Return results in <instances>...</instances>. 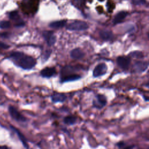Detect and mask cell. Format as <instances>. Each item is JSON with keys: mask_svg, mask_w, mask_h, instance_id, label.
<instances>
[{"mask_svg": "<svg viewBox=\"0 0 149 149\" xmlns=\"http://www.w3.org/2000/svg\"><path fill=\"white\" fill-rule=\"evenodd\" d=\"M42 36L47 43L48 45L52 46L56 42V37L52 31H44L42 32Z\"/></svg>", "mask_w": 149, "mask_h": 149, "instance_id": "9c48e42d", "label": "cell"}, {"mask_svg": "<svg viewBox=\"0 0 149 149\" xmlns=\"http://www.w3.org/2000/svg\"><path fill=\"white\" fill-rule=\"evenodd\" d=\"M107 103V100L105 95L102 94H97L95 97V99L93 100V107L98 109H101L106 105Z\"/></svg>", "mask_w": 149, "mask_h": 149, "instance_id": "5b68a950", "label": "cell"}, {"mask_svg": "<svg viewBox=\"0 0 149 149\" xmlns=\"http://www.w3.org/2000/svg\"><path fill=\"white\" fill-rule=\"evenodd\" d=\"M132 2L134 5H142L145 3V0H132Z\"/></svg>", "mask_w": 149, "mask_h": 149, "instance_id": "7402d4cb", "label": "cell"}, {"mask_svg": "<svg viewBox=\"0 0 149 149\" xmlns=\"http://www.w3.org/2000/svg\"><path fill=\"white\" fill-rule=\"evenodd\" d=\"M116 146H117L119 148H123V147H125V143L123 141H120V142L116 143Z\"/></svg>", "mask_w": 149, "mask_h": 149, "instance_id": "603a6c76", "label": "cell"}, {"mask_svg": "<svg viewBox=\"0 0 149 149\" xmlns=\"http://www.w3.org/2000/svg\"><path fill=\"white\" fill-rule=\"evenodd\" d=\"M88 29L87 23L83 21H74L66 26V29L70 31H84Z\"/></svg>", "mask_w": 149, "mask_h": 149, "instance_id": "3957f363", "label": "cell"}, {"mask_svg": "<svg viewBox=\"0 0 149 149\" xmlns=\"http://www.w3.org/2000/svg\"><path fill=\"white\" fill-rule=\"evenodd\" d=\"M56 73V69L54 67H46L40 72V75L44 78H50Z\"/></svg>", "mask_w": 149, "mask_h": 149, "instance_id": "8fae6325", "label": "cell"}, {"mask_svg": "<svg viewBox=\"0 0 149 149\" xmlns=\"http://www.w3.org/2000/svg\"><path fill=\"white\" fill-rule=\"evenodd\" d=\"M10 127L16 133V134L17 135V136H18V137H19V140H20V141L22 142L23 146L25 148H28L29 147V145H28V144H27V140H26V137L24 136V135H23L17 129H16V127H13V126L10 125Z\"/></svg>", "mask_w": 149, "mask_h": 149, "instance_id": "4fadbf2b", "label": "cell"}, {"mask_svg": "<svg viewBox=\"0 0 149 149\" xmlns=\"http://www.w3.org/2000/svg\"><path fill=\"white\" fill-rule=\"evenodd\" d=\"M66 23V20H62L58 21L52 22L49 23V26L53 29H59L64 27Z\"/></svg>", "mask_w": 149, "mask_h": 149, "instance_id": "e0dca14e", "label": "cell"}, {"mask_svg": "<svg viewBox=\"0 0 149 149\" xmlns=\"http://www.w3.org/2000/svg\"><path fill=\"white\" fill-rule=\"evenodd\" d=\"M10 25L11 24L9 21L3 20L0 22V29H8L10 27Z\"/></svg>", "mask_w": 149, "mask_h": 149, "instance_id": "ffe728a7", "label": "cell"}, {"mask_svg": "<svg viewBox=\"0 0 149 149\" xmlns=\"http://www.w3.org/2000/svg\"><path fill=\"white\" fill-rule=\"evenodd\" d=\"M10 45L8 44H6L2 41H0V49H7L10 48Z\"/></svg>", "mask_w": 149, "mask_h": 149, "instance_id": "44dd1931", "label": "cell"}, {"mask_svg": "<svg viewBox=\"0 0 149 149\" xmlns=\"http://www.w3.org/2000/svg\"><path fill=\"white\" fill-rule=\"evenodd\" d=\"M70 55L72 59L79 60V59H81L84 56V53L80 48H77L72 49L70 51Z\"/></svg>", "mask_w": 149, "mask_h": 149, "instance_id": "7c38bea8", "label": "cell"}, {"mask_svg": "<svg viewBox=\"0 0 149 149\" xmlns=\"http://www.w3.org/2000/svg\"><path fill=\"white\" fill-rule=\"evenodd\" d=\"M99 34L101 38L104 41H111L113 37L112 32L108 30H102Z\"/></svg>", "mask_w": 149, "mask_h": 149, "instance_id": "9a60e30c", "label": "cell"}, {"mask_svg": "<svg viewBox=\"0 0 149 149\" xmlns=\"http://www.w3.org/2000/svg\"><path fill=\"white\" fill-rule=\"evenodd\" d=\"M77 118L74 115H68L63 118V123L67 125H73L76 123Z\"/></svg>", "mask_w": 149, "mask_h": 149, "instance_id": "ac0fdd59", "label": "cell"}, {"mask_svg": "<svg viewBox=\"0 0 149 149\" xmlns=\"http://www.w3.org/2000/svg\"><path fill=\"white\" fill-rule=\"evenodd\" d=\"M79 70V68L72 65H66L63 66L61 70L60 82L61 83H63L80 79L81 76L76 73V72Z\"/></svg>", "mask_w": 149, "mask_h": 149, "instance_id": "7a4b0ae2", "label": "cell"}, {"mask_svg": "<svg viewBox=\"0 0 149 149\" xmlns=\"http://www.w3.org/2000/svg\"><path fill=\"white\" fill-rule=\"evenodd\" d=\"M130 57L126 56H120L116 59V63L118 65L123 69H127L130 63Z\"/></svg>", "mask_w": 149, "mask_h": 149, "instance_id": "ba28073f", "label": "cell"}, {"mask_svg": "<svg viewBox=\"0 0 149 149\" xmlns=\"http://www.w3.org/2000/svg\"><path fill=\"white\" fill-rule=\"evenodd\" d=\"M107 66L104 63L98 64L93 71V76L94 77H98L104 75L107 72Z\"/></svg>", "mask_w": 149, "mask_h": 149, "instance_id": "8992f818", "label": "cell"}, {"mask_svg": "<svg viewBox=\"0 0 149 149\" xmlns=\"http://www.w3.org/2000/svg\"><path fill=\"white\" fill-rule=\"evenodd\" d=\"M9 113L10 116L16 121L20 122H25L27 120L26 118H25L15 107L12 105H9L8 108Z\"/></svg>", "mask_w": 149, "mask_h": 149, "instance_id": "277c9868", "label": "cell"}, {"mask_svg": "<svg viewBox=\"0 0 149 149\" xmlns=\"http://www.w3.org/2000/svg\"><path fill=\"white\" fill-rule=\"evenodd\" d=\"M9 16L11 20H14L15 22H16L15 26L22 27L24 25V23L20 17V16L18 13L17 11H12V12H10Z\"/></svg>", "mask_w": 149, "mask_h": 149, "instance_id": "30bf717a", "label": "cell"}, {"mask_svg": "<svg viewBox=\"0 0 149 149\" xmlns=\"http://www.w3.org/2000/svg\"><path fill=\"white\" fill-rule=\"evenodd\" d=\"M129 56L130 58L137 59H141L144 58V54L142 52L139 51H133L129 53Z\"/></svg>", "mask_w": 149, "mask_h": 149, "instance_id": "d6986e66", "label": "cell"}, {"mask_svg": "<svg viewBox=\"0 0 149 149\" xmlns=\"http://www.w3.org/2000/svg\"><path fill=\"white\" fill-rule=\"evenodd\" d=\"M148 62L143 61H137L133 65V69L135 73H141L146 70L148 68Z\"/></svg>", "mask_w": 149, "mask_h": 149, "instance_id": "52a82bcc", "label": "cell"}, {"mask_svg": "<svg viewBox=\"0 0 149 149\" xmlns=\"http://www.w3.org/2000/svg\"><path fill=\"white\" fill-rule=\"evenodd\" d=\"M76 3H77V4H80L82 2V0H75Z\"/></svg>", "mask_w": 149, "mask_h": 149, "instance_id": "cb8c5ba5", "label": "cell"}, {"mask_svg": "<svg viewBox=\"0 0 149 149\" xmlns=\"http://www.w3.org/2000/svg\"><path fill=\"white\" fill-rule=\"evenodd\" d=\"M51 98L53 102H63L66 100V96L63 93H56L51 95Z\"/></svg>", "mask_w": 149, "mask_h": 149, "instance_id": "5bb4252c", "label": "cell"}, {"mask_svg": "<svg viewBox=\"0 0 149 149\" xmlns=\"http://www.w3.org/2000/svg\"><path fill=\"white\" fill-rule=\"evenodd\" d=\"M127 15V13L126 12H124V11L119 12L114 17V19L113 20V24H118L120 23L125 19Z\"/></svg>", "mask_w": 149, "mask_h": 149, "instance_id": "2e32d148", "label": "cell"}, {"mask_svg": "<svg viewBox=\"0 0 149 149\" xmlns=\"http://www.w3.org/2000/svg\"><path fill=\"white\" fill-rule=\"evenodd\" d=\"M9 58L16 66L24 70H30L36 65V61L33 57L22 52H13L10 54Z\"/></svg>", "mask_w": 149, "mask_h": 149, "instance_id": "6da1fadb", "label": "cell"}]
</instances>
